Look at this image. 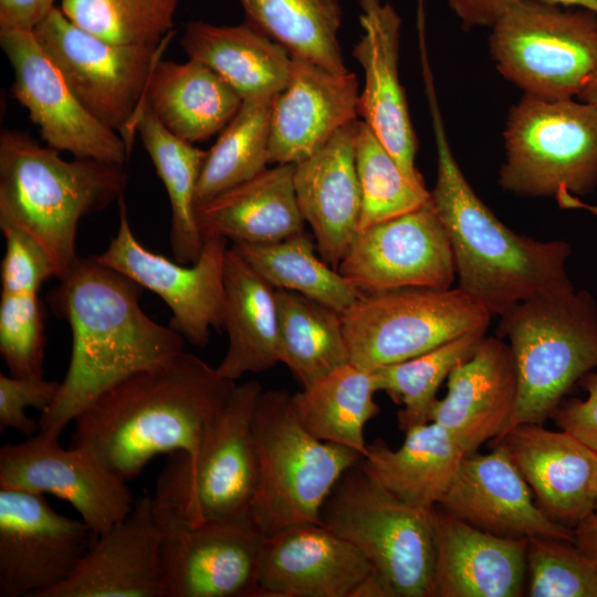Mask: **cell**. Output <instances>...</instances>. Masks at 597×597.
Returning <instances> with one entry per match:
<instances>
[{
    "instance_id": "44dd1931",
    "label": "cell",
    "mask_w": 597,
    "mask_h": 597,
    "mask_svg": "<svg viewBox=\"0 0 597 597\" xmlns=\"http://www.w3.org/2000/svg\"><path fill=\"white\" fill-rule=\"evenodd\" d=\"M371 570L354 545L324 524L293 525L264 536L258 597H352Z\"/></svg>"
},
{
    "instance_id": "8992f818",
    "label": "cell",
    "mask_w": 597,
    "mask_h": 597,
    "mask_svg": "<svg viewBox=\"0 0 597 597\" xmlns=\"http://www.w3.org/2000/svg\"><path fill=\"white\" fill-rule=\"evenodd\" d=\"M252 432L258 482L251 520L264 536L293 525L321 524L327 496L362 454L314 437L301 423L292 395L283 390L259 394Z\"/></svg>"
},
{
    "instance_id": "484cf974",
    "label": "cell",
    "mask_w": 597,
    "mask_h": 597,
    "mask_svg": "<svg viewBox=\"0 0 597 597\" xmlns=\"http://www.w3.org/2000/svg\"><path fill=\"white\" fill-rule=\"evenodd\" d=\"M516 400L511 348L500 336L485 335L472 355L451 370L447 394L434 402L430 421L441 425L469 454L503 434Z\"/></svg>"
},
{
    "instance_id": "ee69618b",
    "label": "cell",
    "mask_w": 597,
    "mask_h": 597,
    "mask_svg": "<svg viewBox=\"0 0 597 597\" xmlns=\"http://www.w3.org/2000/svg\"><path fill=\"white\" fill-rule=\"evenodd\" d=\"M1 231L6 240L1 262V292L38 294L48 279L55 277L52 260L23 230L6 227Z\"/></svg>"
},
{
    "instance_id": "816d5d0a",
    "label": "cell",
    "mask_w": 597,
    "mask_h": 597,
    "mask_svg": "<svg viewBox=\"0 0 597 597\" xmlns=\"http://www.w3.org/2000/svg\"><path fill=\"white\" fill-rule=\"evenodd\" d=\"M577 97L597 109V65Z\"/></svg>"
},
{
    "instance_id": "f1b7e54d",
    "label": "cell",
    "mask_w": 597,
    "mask_h": 597,
    "mask_svg": "<svg viewBox=\"0 0 597 597\" xmlns=\"http://www.w3.org/2000/svg\"><path fill=\"white\" fill-rule=\"evenodd\" d=\"M392 449L381 438L367 446L360 460L366 474L397 500L429 511L447 492L465 452L439 423L409 428Z\"/></svg>"
},
{
    "instance_id": "8fae6325",
    "label": "cell",
    "mask_w": 597,
    "mask_h": 597,
    "mask_svg": "<svg viewBox=\"0 0 597 597\" xmlns=\"http://www.w3.org/2000/svg\"><path fill=\"white\" fill-rule=\"evenodd\" d=\"M498 70L525 94L578 96L597 65V15L546 0H520L491 28Z\"/></svg>"
},
{
    "instance_id": "52a82bcc",
    "label": "cell",
    "mask_w": 597,
    "mask_h": 597,
    "mask_svg": "<svg viewBox=\"0 0 597 597\" xmlns=\"http://www.w3.org/2000/svg\"><path fill=\"white\" fill-rule=\"evenodd\" d=\"M262 386L237 385L196 455L168 454L151 495L161 524L199 525L249 515L258 482L252 415Z\"/></svg>"
},
{
    "instance_id": "277c9868",
    "label": "cell",
    "mask_w": 597,
    "mask_h": 597,
    "mask_svg": "<svg viewBox=\"0 0 597 597\" xmlns=\"http://www.w3.org/2000/svg\"><path fill=\"white\" fill-rule=\"evenodd\" d=\"M122 165L90 158L64 160L28 134L0 135V229L15 227L49 254L59 280L78 259L80 220L123 197Z\"/></svg>"
},
{
    "instance_id": "d590c367",
    "label": "cell",
    "mask_w": 597,
    "mask_h": 597,
    "mask_svg": "<svg viewBox=\"0 0 597 597\" xmlns=\"http://www.w3.org/2000/svg\"><path fill=\"white\" fill-rule=\"evenodd\" d=\"M245 21L281 44L292 56L332 73L349 72L338 31L343 10L338 0H240Z\"/></svg>"
},
{
    "instance_id": "ab89813d",
    "label": "cell",
    "mask_w": 597,
    "mask_h": 597,
    "mask_svg": "<svg viewBox=\"0 0 597 597\" xmlns=\"http://www.w3.org/2000/svg\"><path fill=\"white\" fill-rule=\"evenodd\" d=\"M355 164L362 195L358 231L412 211L431 198L425 185L407 177L363 121H358Z\"/></svg>"
},
{
    "instance_id": "db71d44e",
    "label": "cell",
    "mask_w": 597,
    "mask_h": 597,
    "mask_svg": "<svg viewBox=\"0 0 597 597\" xmlns=\"http://www.w3.org/2000/svg\"><path fill=\"white\" fill-rule=\"evenodd\" d=\"M596 511H597V498H596Z\"/></svg>"
},
{
    "instance_id": "3957f363",
    "label": "cell",
    "mask_w": 597,
    "mask_h": 597,
    "mask_svg": "<svg viewBox=\"0 0 597 597\" xmlns=\"http://www.w3.org/2000/svg\"><path fill=\"white\" fill-rule=\"evenodd\" d=\"M422 75L437 148V181L430 195L450 241L458 287L499 316L534 295L573 283L566 241L513 231L474 192L449 146L431 71Z\"/></svg>"
},
{
    "instance_id": "4dcf8cb0",
    "label": "cell",
    "mask_w": 597,
    "mask_h": 597,
    "mask_svg": "<svg viewBox=\"0 0 597 597\" xmlns=\"http://www.w3.org/2000/svg\"><path fill=\"white\" fill-rule=\"evenodd\" d=\"M180 45L190 59L217 72L243 101L274 98L290 76L287 50L247 21L231 27L190 21Z\"/></svg>"
},
{
    "instance_id": "f35d334b",
    "label": "cell",
    "mask_w": 597,
    "mask_h": 597,
    "mask_svg": "<svg viewBox=\"0 0 597 597\" xmlns=\"http://www.w3.org/2000/svg\"><path fill=\"white\" fill-rule=\"evenodd\" d=\"M486 331L472 332L427 353L371 370L377 391L402 408L397 422L402 432L430 421L437 392L451 370L472 355Z\"/></svg>"
},
{
    "instance_id": "7402d4cb",
    "label": "cell",
    "mask_w": 597,
    "mask_h": 597,
    "mask_svg": "<svg viewBox=\"0 0 597 597\" xmlns=\"http://www.w3.org/2000/svg\"><path fill=\"white\" fill-rule=\"evenodd\" d=\"M163 530L151 495L94 536L74 573L43 597H161Z\"/></svg>"
},
{
    "instance_id": "9a60e30c",
    "label": "cell",
    "mask_w": 597,
    "mask_h": 597,
    "mask_svg": "<svg viewBox=\"0 0 597 597\" xmlns=\"http://www.w3.org/2000/svg\"><path fill=\"white\" fill-rule=\"evenodd\" d=\"M83 520L43 494L0 488V597H43L76 569L91 544Z\"/></svg>"
},
{
    "instance_id": "9c48e42d",
    "label": "cell",
    "mask_w": 597,
    "mask_h": 597,
    "mask_svg": "<svg viewBox=\"0 0 597 597\" xmlns=\"http://www.w3.org/2000/svg\"><path fill=\"white\" fill-rule=\"evenodd\" d=\"M321 521L354 545L396 597H432L434 544L429 511L391 496L362 469H348L333 488Z\"/></svg>"
},
{
    "instance_id": "4fadbf2b",
    "label": "cell",
    "mask_w": 597,
    "mask_h": 597,
    "mask_svg": "<svg viewBox=\"0 0 597 597\" xmlns=\"http://www.w3.org/2000/svg\"><path fill=\"white\" fill-rule=\"evenodd\" d=\"M118 201V231L107 249L95 255L96 261L157 294L171 311L169 326L191 345L206 347L211 329L223 327L228 240L206 233L203 249L193 264L171 261L136 239L124 197Z\"/></svg>"
},
{
    "instance_id": "30bf717a",
    "label": "cell",
    "mask_w": 597,
    "mask_h": 597,
    "mask_svg": "<svg viewBox=\"0 0 597 597\" xmlns=\"http://www.w3.org/2000/svg\"><path fill=\"white\" fill-rule=\"evenodd\" d=\"M492 316L458 286H412L359 292L342 323L350 363L371 371L486 331Z\"/></svg>"
},
{
    "instance_id": "7bdbcfd3",
    "label": "cell",
    "mask_w": 597,
    "mask_h": 597,
    "mask_svg": "<svg viewBox=\"0 0 597 597\" xmlns=\"http://www.w3.org/2000/svg\"><path fill=\"white\" fill-rule=\"evenodd\" d=\"M43 317L38 294L1 292L0 354L13 376H43Z\"/></svg>"
},
{
    "instance_id": "ffe728a7",
    "label": "cell",
    "mask_w": 597,
    "mask_h": 597,
    "mask_svg": "<svg viewBox=\"0 0 597 597\" xmlns=\"http://www.w3.org/2000/svg\"><path fill=\"white\" fill-rule=\"evenodd\" d=\"M359 10L363 33L353 55L364 71L365 83L357 115L407 177L425 185L416 168L418 142L398 73L401 19L392 4L383 0H359Z\"/></svg>"
},
{
    "instance_id": "74e56055",
    "label": "cell",
    "mask_w": 597,
    "mask_h": 597,
    "mask_svg": "<svg viewBox=\"0 0 597 597\" xmlns=\"http://www.w3.org/2000/svg\"><path fill=\"white\" fill-rule=\"evenodd\" d=\"M273 100L243 101L220 132L207 150L197 187V207L268 168Z\"/></svg>"
},
{
    "instance_id": "603a6c76",
    "label": "cell",
    "mask_w": 597,
    "mask_h": 597,
    "mask_svg": "<svg viewBox=\"0 0 597 597\" xmlns=\"http://www.w3.org/2000/svg\"><path fill=\"white\" fill-rule=\"evenodd\" d=\"M495 443L505 447L552 520L574 530L596 512L597 452L576 437L543 423H523Z\"/></svg>"
},
{
    "instance_id": "cb8c5ba5",
    "label": "cell",
    "mask_w": 597,
    "mask_h": 597,
    "mask_svg": "<svg viewBox=\"0 0 597 597\" xmlns=\"http://www.w3.org/2000/svg\"><path fill=\"white\" fill-rule=\"evenodd\" d=\"M434 544L432 597H519L528 538L474 527L441 505L429 510Z\"/></svg>"
},
{
    "instance_id": "4316f807",
    "label": "cell",
    "mask_w": 597,
    "mask_h": 597,
    "mask_svg": "<svg viewBox=\"0 0 597 597\" xmlns=\"http://www.w3.org/2000/svg\"><path fill=\"white\" fill-rule=\"evenodd\" d=\"M358 119L295 165L294 187L321 258L337 266L358 232L362 195L355 164Z\"/></svg>"
},
{
    "instance_id": "bcb514c9",
    "label": "cell",
    "mask_w": 597,
    "mask_h": 597,
    "mask_svg": "<svg viewBox=\"0 0 597 597\" xmlns=\"http://www.w3.org/2000/svg\"><path fill=\"white\" fill-rule=\"evenodd\" d=\"M585 399L563 400L551 415L558 429L567 431L597 452V369L580 380Z\"/></svg>"
},
{
    "instance_id": "60d3db41",
    "label": "cell",
    "mask_w": 597,
    "mask_h": 597,
    "mask_svg": "<svg viewBox=\"0 0 597 597\" xmlns=\"http://www.w3.org/2000/svg\"><path fill=\"white\" fill-rule=\"evenodd\" d=\"M180 0H62L61 10L81 29L108 42L159 45L172 32Z\"/></svg>"
},
{
    "instance_id": "f5cc1de1",
    "label": "cell",
    "mask_w": 597,
    "mask_h": 597,
    "mask_svg": "<svg viewBox=\"0 0 597 597\" xmlns=\"http://www.w3.org/2000/svg\"><path fill=\"white\" fill-rule=\"evenodd\" d=\"M559 202L563 203L564 207L568 208H584L586 210H589L594 214L597 216V206H590L582 202L577 197L572 196L569 193H564L559 198Z\"/></svg>"
},
{
    "instance_id": "7dc6e473",
    "label": "cell",
    "mask_w": 597,
    "mask_h": 597,
    "mask_svg": "<svg viewBox=\"0 0 597 597\" xmlns=\"http://www.w3.org/2000/svg\"><path fill=\"white\" fill-rule=\"evenodd\" d=\"M464 29L492 28L520 0H446ZM564 7L580 8L597 15V0H546Z\"/></svg>"
},
{
    "instance_id": "7c38bea8",
    "label": "cell",
    "mask_w": 597,
    "mask_h": 597,
    "mask_svg": "<svg viewBox=\"0 0 597 597\" xmlns=\"http://www.w3.org/2000/svg\"><path fill=\"white\" fill-rule=\"evenodd\" d=\"M33 33L80 103L119 133L130 151L135 117L172 32L159 45L116 44L75 25L55 7Z\"/></svg>"
},
{
    "instance_id": "2e32d148",
    "label": "cell",
    "mask_w": 597,
    "mask_h": 597,
    "mask_svg": "<svg viewBox=\"0 0 597 597\" xmlns=\"http://www.w3.org/2000/svg\"><path fill=\"white\" fill-rule=\"evenodd\" d=\"M358 292L450 289L455 266L431 198L421 207L357 232L337 266Z\"/></svg>"
},
{
    "instance_id": "681fc988",
    "label": "cell",
    "mask_w": 597,
    "mask_h": 597,
    "mask_svg": "<svg viewBox=\"0 0 597 597\" xmlns=\"http://www.w3.org/2000/svg\"><path fill=\"white\" fill-rule=\"evenodd\" d=\"M574 543L597 565V511L574 528Z\"/></svg>"
},
{
    "instance_id": "d6a6232c",
    "label": "cell",
    "mask_w": 597,
    "mask_h": 597,
    "mask_svg": "<svg viewBox=\"0 0 597 597\" xmlns=\"http://www.w3.org/2000/svg\"><path fill=\"white\" fill-rule=\"evenodd\" d=\"M134 127L169 198L172 256L181 264H193L205 243L197 217V187L207 151L171 134L146 102Z\"/></svg>"
},
{
    "instance_id": "e575fe53",
    "label": "cell",
    "mask_w": 597,
    "mask_h": 597,
    "mask_svg": "<svg viewBox=\"0 0 597 597\" xmlns=\"http://www.w3.org/2000/svg\"><path fill=\"white\" fill-rule=\"evenodd\" d=\"M275 296L280 363L303 387L350 363L342 313L293 291Z\"/></svg>"
},
{
    "instance_id": "f6af8a7d",
    "label": "cell",
    "mask_w": 597,
    "mask_h": 597,
    "mask_svg": "<svg viewBox=\"0 0 597 597\" xmlns=\"http://www.w3.org/2000/svg\"><path fill=\"white\" fill-rule=\"evenodd\" d=\"M61 381L45 380L43 376H13L0 374V429H14L32 437L40 430L39 421L28 417L31 407L46 411L54 402Z\"/></svg>"
},
{
    "instance_id": "b9f144b4",
    "label": "cell",
    "mask_w": 597,
    "mask_h": 597,
    "mask_svg": "<svg viewBox=\"0 0 597 597\" xmlns=\"http://www.w3.org/2000/svg\"><path fill=\"white\" fill-rule=\"evenodd\" d=\"M526 576L531 597H597V565L570 541L530 537Z\"/></svg>"
},
{
    "instance_id": "c3c4849f",
    "label": "cell",
    "mask_w": 597,
    "mask_h": 597,
    "mask_svg": "<svg viewBox=\"0 0 597 597\" xmlns=\"http://www.w3.org/2000/svg\"><path fill=\"white\" fill-rule=\"evenodd\" d=\"M55 0H0V32L33 31Z\"/></svg>"
},
{
    "instance_id": "f907efd6",
    "label": "cell",
    "mask_w": 597,
    "mask_h": 597,
    "mask_svg": "<svg viewBox=\"0 0 597 597\" xmlns=\"http://www.w3.org/2000/svg\"><path fill=\"white\" fill-rule=\"evenodd\" d=\"M352 597H396L387 580L373 570L357 585Z\"/></svg>"
},
{
    "instance_id": "7a4b0ae2",
    "label": "cell",
    "mask_w": 597,
    "mask_h": 597,
    "mask_svg": "<svg viewBox=\"0 0 597 597\" xmlns=\"http://www.w3.org/2000/svg\"><path fill=\"white\" fill-rule=\"evenodd\" d=\"M235 387L184 350L102 394L73 420L71 446L88 449L129 481L156 455H196Z\"/></svg>"
},
{
    "instance_id": "f546056e",
    "label": "cell",
    "mask_w": 597,
    "mask_h": 597,
    "mask_svg": "<svg viewBox=\"0 0 597 597\" xmlns=\"http://www.w3.org/2000/svg\"><path fill=\"white\" fill-rule=\"evenodd\" d=\"M223 282V328L229 345L217 370L235 381L280 363L276 296L275 287L233 245L226 252Z\"/></svg>"
},
{
    "instance_id": "8d00e7d4",
    "label": "cell",
    "mask_w": 597,
    "mask_h": 597,
    "mask_svg": "<svg viewBox=\"0 0 597 597\" xmlns=\"http://www.w3.org/2000/svg\"><path fill=\"white\" fill-rule=\"evenodd\" d=\"M232 245L275 289L303 294L339 313L359 294L346 277L316 254L315 240L305 230L275 242Z\"/></svg>"
},
{
    "instance_id": "ac0fdd59",
    "label": "cell",
    "mask_w": 597,
    "mask_h": 597,
    "mask_svg": "<svg viewBox=\"0 0 597 597\" xmlns=\"http://www.w3.org/2000/svg\"><path fill=\"white\" fill-rule=\"evenodd\" d=\"M159 525L161 597H258L264 535L249 515Z\"/></svg>"
},
{
    "instance_id": "83f0119b",
    "label": "cell",
    "mask_w": 597,
    "mask_h": 597,
    "mask_svg": "<svg viewBox=\"0 0 597 597\" xmlns=\"http://www.w3.org/2000/svg\"><path fill=\"white\" fill-rule=\"evenodd\" d=\"M294 171L295 164L265 168L198 206L202 234L216 233L232 243H270L303 231Z\"/></svg>"
},
{
    "instance_id": "836d02e7",
    "label": "cell",
    "mask_w": 597,
    "mask_h": 597,
    "mask_svg": "<svg viewBox=\"0 0 597 597\" xmlns=\"http://www.w3.org/2000/svg\"><path fill=\"white\" fill-rule=\"evenodd\" d=\"M371 371L343 365L292 395L301 423L317 439L347 447L364 457L365 425L379 412Z\"/></svg>"
},
{
    "instance_id": "1f68e13d",
    "label": "cell",
    "mask_w": 597,
    "mask_h": 597,
    "mask_svg": "<svg viewBox=\"0 0 597 597\" xmlns=\"http://www.w3.org/2000/svg\"><path fill=\"white\" fill-rule=\"evenodd\" d=\"M144 102L171 134L196 143L220 133L243 100L211 67L189 57L185 63L159 60Z\"/></svg>"
},
{
    "instance_id": "d6986e66",
    "label": "cell",
    "mask_w": 597,
    "mask_h": 597,
    "mask_svg": "<svg viewBox=\"0 0 597 597\" xmlns=\"http://www.w3.org/2000/svg\"><path fill=\"white\" fill-rule=\"evenodd\" d=\"M439 505L465 523L504 537H554L574 542V530L538 506L505 447L461 460Z\"/></svg>"
},
{
    "instance_id": "e0dca14e",
    "label": "cell",
    "mask_w": 597,
    "mask_h": 597,
    "mask_svg": "<svg viewBox=\"0 0 597 597\" xmlns=\"http://www.w3.org/2000/svg\"><path fill=\"white\" fill-rule=\"evenodd\" d=\"M0 44L13 71L12 97L49 147L75 158L125 164L130 151L123 136L80 103L33 31L0 32Z\"/></svg>"
},
{
    "instance_id": "5bb4252c",
    "label": "cell",
    "mask_w": 597,
    "mask_h": 597,
    "mask_svg": "<svg viewBox=\"0 0 597 597\" xmlns=\"http://www.w3.org/2000/svg\"><path fill=\"white\" fill-rule=\"evenodd\" d=\"M0 488L49 494L66 501L101 535L124 520L134 506L127 481L80 446L65 449L59 438L40 432L0 449Z\"/></svg>"
},
{
    "instance_id": "6da1fadb",
    "label": "cell",
    "mask_w": 597,
    "mask_h": 597,
    "mask_svg": "<svg viewBox=\"0 0 597 597\" xmlns=\"http://www.w3.org/2000/svg\"><path fill=\"white\" fill-rule=\"evenodd\" d=\"M59 282L48 298L70 324L72 354L57 396L39 420V432L52 438L119 381L182 353L185 341L142 310L138 284L95 256H78Z\"/></svg>"
},
{
    "instance_id": "d4e9b609",
    "label": "cell",
    "mask_w": 597,
    "mask_h": 597,
    "mask_svg": "<svg viewBox=\"0 0 597 597\" xmlns=\"http://www.w3.org/2000/svg\"><path fill=\"white\" fill-rule=\"evenodd\" d=\"M358 95L354 73H332L292 56L287 83L272 103L270 164L296 165L316 153L357 119Z\"/></svg>"
},
{
    "instance_id": "5b68a950",
    "label": "cell",
    "mask_w": 597,
    "mask_h": 597,
    "mask_svg": "<svg viewBox=\"0 0 597 597\" xmlns=\"http://www.w3.org/2000/svg\"><path fill=\"white\" fill-rule=\"evenodd\" d=\"M499 317L498 336L509 344L517 374L516 406L504 436L523 423H544L570 388L597 369V302L570 283Z\"/></svg>"
},
{
    "instance_id": "ba28073f",
    "label": "cell",
    "mask_w": 597,
    "mask_h": 597,
    "mask_svg": "<svg viewBox=\"0 0 597 597\" xmlns=\"http://www.w3.org/2000/svg\"><path fill=\"white\" fill-rule=\"evenodd\" d=\"M500 186L520 197L586 196L597 186V109L525 94L509 115Z\"/></svg>"
}]
</instances>
